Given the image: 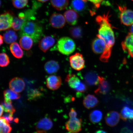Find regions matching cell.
Returning <instances> with one entry per match:
<instances>
[{"mask_svg": "<svg viewBox=\"0 0 133 133\" xmlns=\"http://www.w3.org/2000/svg\"><path fill=\"white\" fill-rule=\"evenodd\" d=\"M26 21L25 15L24 12L19 13L17 17H14L12 27L14 30L17 31L21 29L23 24Z\"/></svg>", "mask_w": 133, "mask_h": 133, "instance_id": "obj_19", "label": "cell"}, {"mask_svg": "<svg viewBox=\"0 0 133 133\" xmlns=\"http://www.w3.org/2000/svg\"><path fill=\"white\" fill-rule=\"evenodd\" d=\"M37 1L39 2L44 3L49 1V0H37Z\"/></svg>", "mask_w": 133, "mask_h": 133, "instance_id": "obj_45", "label": "cell"}, {"mask_svg": "<svg viewBox=\"0 0 133 133\" xmlns=\"http://www.w3.org/2000/svg\"><path fill=\"white\" fill-rule=\"evenodd\" d=\"M106 48L105 43L103 40L97 37L92 42L91 48L93 52L96 54H102Z\"/></svg>", "mask_w": 133, "mask_h": 133, "instance_id": "obj_11", "label": "cell"}, {"mask_svg": "<svg viewBox=\"0 0 133 133\" xmlns=\"http://www.w3.org/2000/svg\"><path fill=\"white\" fill-rule=\"evenodd\" d=\"M3 117L9 123L14 121V119L13 117V115L9 113H7V114H5Z\"/></svg>", "mask_w": 133, "mask_h": 133, "instance_id": "obj_38", "label": "cell"}, {"mask_svg": "<svg viewBox=\"0 0 133 133\" xmlns=\"http://www.w3.org/2000/svg\"><path fill=\"white\" fill-rule=\"evenodd\" d=\"M59 69L58 63L54 60L46 62L44 65V69L48 74H53L57 72Z\"/></svg>", "mask_w": 133, "mask_h": 133, "instance_id": "obj_21", "label": "cell"}, {"mask_svg": "<svg viewBox=\"0 0 133 133\" xmlns=\"http://www.w3.org/2000/svg\"><path fill=\"white\" fill-rule=\"evenodd\" d=\"M85 2L87 1L90 2L94 4L96 8H98L100 6L101 3L104 0H83Z\"/></svg>", "mask_w": 133, "mask_h": 133, "instance_id": "obj_37", "label": "cell"}, {"mask_svg": "<svg viewBox=\"0 0 133 133\" xmlns=\"http://www.w3.org/2000/svg\"><path fill=\"white\" fill-rule=\"evenodd\" d=\"M132 76V77H133V76Z\"/></svg>", "mask_w": 133, "mask_h": 133, "instance_id": "obj_46", "label": "cell"}, {"mask_svg": "<svg viewBox=\"0 0 133 133\" xmlns=\"http://www.w3.org/2000/svg\"><path fill=\"white\" fill-rule=\"evenodd\" d=\"M34 133H46L45 131L44 130L38 131Z\"/></svg>", "mask_w": 133, "mask_h": 133, "instance_id": "obj_44", "label": "cell"}, {"mask_svg": "<svg viewBox=\"0 0 133 133\" xmlns=\"http://www.w3.org/2000/svg\"><path fill=\"white\" fill-rule=\"evenodd\" d=\"M62 80L59 76H50L46 79V86L51 90L58 89L61 86Z\"/></svg>", "mask_w": 133, "mask_h": 133, "instance_id": "obj_14", "label": "cell"}, {"mask_svg": "<svg viewBox=\"0 0 133 133\" xmlns=\"http://www.w3.org/2000/svg\"><path fill=\"white\" fill-rule=\"evenodd\" d=\"M4 100L5 101H11V100L19 99L21 95L17 92L11 89L5 90L4 92Z\"/></svg>", "mask_w": 133, "mask_h": 133, "instance_id": "obj_30", "label": "cell"}, {"mask_svg": "<svg viewBox=\"0 0 133 133\" xmlns=\"http://www.w3.org/2000/svg\"><path fill=\"white\" fill-rule=\"evenodd\" d=\"M17 37L16 32L12 30H8L4 33L3 36L4 41L8 44L15 42L17 40Z\"/></svg>", "mask_w": 133, "mask_h": 133, "instance_id": "obj_25", "label": "cell"}, {"mask_svg": "<svg viewBox=\"0 0 133 133\" xmlns=\"http://www.w3.org/2000/svg\"><path fill=\"white\" fill-rule=\"evenodd\" d=\"M0 66L1 67H5L9 64V58L6 53H1L0 55Z\"/></svg>", "mask_w": 133, "mask_h": 133, "instance_id": "obj_35", "label": "cell"}, {"mask_svg": "<svg viewBox=\"0 0 133 133\" xmlns=\"http://www.w3.org/2000/svg\"><path fill=\"white\" fill-rule=\"evenodd\" d=\"M34 42L32 38L27 36H22L19 40V44L21 47L26 50L31 49Z\"/></svg>", "mask_w": 133, "mask_h": 133, "instance_id": "obj_22", "label": "cell"}, {"mask_svg": "<svg viewBox=\"0 0 133 133\" xmlns=\"http://www.w3.org/2000/svg\"><path fill=\"white\" fill-rule=\"evenodd\" d=\"M69 61L71 67L74 70L80 71L84 69L85 61L82 55L79 53H76L69 58Z\"/></svg>", "mask_w": 133, "mask_h": 133, "instance_id": "obj_6", "label": "cell"}, {"mask_svg": "<svg viewBox=\"0 0 133 133\" xmlns=\"http://www.w3.org/2000/svg\"><path fill=\"white\" fill-rule=\"evenodd\" d=\"M1 105L2 106L4 111L6 113L13 115L16 112L15 109L13 107L11 101H5L1 103Z\"/></svg>", "mask_w": 133, "mask_h": 133, "instance_id": "obj_34", "label": "cell"}, {"mask_svg": "<svg viewBox=\"0 0 133 133\" xmlns=\"http://www.w3.org/2000/svg\"><path fill=\"white\" fill-rule=\"evenodd\" d=\"M132 1H133V0H132Z\"/></svg>", "mask_w": 133, "mask_h": 133, "instance_id": "obj_47", "label": "cell"}, {"mask_svg": "<svg viewBox=\"0 0 133 133\" xmlns=\"http://www.w3.org/2000/svg\"><path fill=\"white\" fill-rule=\"evenodd\" d=\"M55 39L52 36H46L39 41V46L40 49L45 52L54 45Z\"/></svg>", "mask_w": 133, "mask_h": 133, "instance_id": "obj_13", "label": "cell"}, {"mask_svg": "<svg viewBox=\"0 0 133 133\" xmlns=\"http://www.w3.org/2000/svg\"><path fill=\"white\" fill-rule=\"evenodd\" d=\"M12 13L7 11L1 15L0 16V30L1 31L9 29L12 26L13 19Z\"/></svg>", "mask_w": 133, "mask_h": 133, "instance_id": "obj_5", "label": "cell"}, {"mask_svg": "<svg viewBox=\"0 0 133 133\" xmlns=\"http://www.w3.org/2000/svg\"><path fill=\"white\" fill-rule=\"evenodd\" d=\"M65 81L70 87L75 90L81 82L79 78L75 75H68L66 78Z\"/></svg>", "mask_w": 133, "mask_h": 133, "instance_id": "obj_23", "label": "cell"}, {"mask_svg": "<svg viewBox=\"0 0 133 133\" xmlns=\"http://www.w3.org/2000/svg\"><path fill=\"white\" fill-rule=\"evenodd\" d=\"M69 33L71 37L75 39H79L82 37V29L81 26H74L70 29Z\"/></svg>", "mask_w": 133, "mask_h": 133, "instance_id": "obj_33", "label": "cell"}, {"mask_svg": "<svg viewBox=\"0 0 133 133\" xmlns=\"http://www.w3.org/2000/svg\"><path fill=\"white\" fill-rule=\"evenodd\" d=\"M95 133H107V132H106V131L101 130H98L96 131V132Z\"/></svg>", "mask_w": 133, "mask_h": 133, "instance_id": "obj_40", "label": "cell"}, {"mask_svg": "<svg viewBox=\"0 0 133 133\" xmlns=\"http://www.w3.org/2000/svg\"><path fill=\"white\" fill-rule=\"evenodd\" d=\"M97 98L93 95L89 94L85 97L83 101L84 107L88 109H92L99 104Z\"/></svg>", "mask_w": 133, "mask_h": 133, "instance_id": "obj_17", "label": "cell"}, {"mask_svg": "<svg viewBox=\"0 0 133 133\" xmlns=\"http://www.w3.org/2000/svg\"><path fill=\"white\" fill-rule=\"evenodd\" d=\"M43 96V94L37 89H31L28 91V99L30 101L36 100L39 99Z\"/></svg>", "mask_w": 133, "mask_h": 133, "instance_id": "obj_32", "label": "cell"}, {"mask_svg": "<svg viewBox=\"0 0 133 133\" xmlns=\"http://www.w3.org/2000/svg\"><path fill=\"white\" fill-rule=\"evenodd\" d=\"M43 35L42 26L36 19L25 22L21 26L19 33L21 37L24 36H29L35 43L39 41Z\"/></svg>", "mask_w": 133, "mask_h": 133, "instance_id": "obj_2", "label": "cell"}, {"mask_svg": "<svg viewBox=\"0 0 133 133\" xmlns=\"http://www.w3.org/2000/svg\"><path fill=\"white\" fill-rule=\"evenodd\" d=\"M98 87L95 91L96 94L105 95L109 92L110 86L108 81L102 76H99Z\"/></svg>", "mask_w": 133, "mask_h": 133, "instance_id": "obj_16", "label": "cell"}, {"mask_svg": "<svg viewBox=\"0 0 133 133\" xmlns=\"http://www.w3.org/2000/svg\"><path fill=\"white\" fill-rule=\"evenodd\" d=\"M123 51L127 53L131 57L133 58V34L130 32L121 43Z\"/></svg>", "mask_w": 133, "mask_h": 133, "instance_id": "obj_10", "label": "cell"}, {"mask_svg": "<svg viewBox=\"0 0 133 133\" xmlns=\"http://www.w3.org/2000/svg\"><path fill=\"white\" fill-rule=\"evenodd\" d=\"M109 12L103 16H98L96 18V21L99 25L98 34L96 36L103 40L106 48L101 55L99 59L101 61L107 62L110 57L113 46L115 43V37L112 27L109 20Z\"/></svg>", "mask_w": 133, "mask_h": 133, "instance_id": "obj_1", "label": "cell"}, {"mask_svg": "<svg viewBox=\"0 0 133 133\" xmlns=\"http://www.w3.org/2000/svg\"><path fill=\"white\" fill-rule=\"evenodd\" d=\"M64 16L68 24L71 25H75L77 24L79 17V15L74 10H68L64 12Z\"/></svg>", "mask_w": 133, "mask_h": 133, "instance_id": "obj_15", "label": "cell"}, {"mask_svg": "<svg viewBox=\"0 0 133 133\" xmlns=\"http://www.w3.org/2000/svg\"><path fill=\"white\" fill-rule=\"evenodd\" d=\"M120 118V114L118 112L116 111H111L106 115L105 120L108 126L114 127L118 124Z\"/></svg>", "mask_w": 133, "mask_h": 133, "instance_id": "obj_9", "label": "cell"}, {"mask_svg": "<svg viewBox=\"0 0 133 133\" xmlns=\"http://www.w3.org/2000/svg\"><path fill=\"white\" fill-rule=\"evenodd\" d=\"M3 39L4 38H3V36L1 35V36H0V44H1V45L3 44Z\"/></svg>", "mask_w": 133, "mask_h": 133, "instance_id": "obj_41", "label": "cell"}, {"mask_svg": "<svg viewBox=\"0 0 133 133\" xmlns=\"http://www.w3.org/2000/svg\"><path fill=\"white\" fill-rule=\"evenodd\" d=\"M53 123L49 118L46 117L41 119L36 125V129L44 130H49L52 127Z\"/></svg>", "mask_w": 133, "mask_h": 133, "instance_id": "obj_20", "label": "cell"}, {"mask_svg": "<svg viewBox=\"0 0 133 133\" xmlns=\"http://www.w3.org/2000/svg\"><path fill=\"white\" fill-rule=\"evenodd\" d=\"M82 120L76 117L70 118L66 122L65 128L66 130L71 133H78L82 130Z\"/></svg>", "mask_w": 133, "mask_h": 133, "instance_id": "obj_7", "label": "cell"}, {"mask_svg": "<svg viewBox=\"0 0 133 133\" xmlns=\"http://www.w3.org/2000/svg\"><path fill=\"white\" fill-rule=\"evenodd\" d=\"M56 47L61 54L68 56L74 52L75 50L76 45L74 41L71 38L64 37L58 40Z\"/></svg>", "mask_w": 133, "mask_h": 133, "instance_id": "obj_3", "label": "cell"}, {"mask_svg": "<svg viewBox=\"0 0 133 133\" xmlns=\"http://www.w3.org/2000/svg\"><path fill=\"white\" fill-rule=\"evenodd\" d=\"M12 4L14 7L17 9H22L26 6L28 0H12Z\"/></svg>", "mask_w": 133, "mask_h": 133, "instance_id": "obj_36", "label": "cell"}, {"mask_svg": "<svg viewBox=\"0 0 133 133\" xmlns=\"http://www.w3.org/2000/svg\"><path fill=\"white\" fill-rule=\"evenodd\" d=\"M51 5L58 11L63 10L67 7L69 0H51Z\"/></svg>", "mask_w": 133, "mask_h": 133, "instance_id": "obj_27", "label": "cell"}, {"mask_svg": "<svg viewBox=\"0 0 133 133\" xmlns=\"http://www.w3.org/2000/svg\"><path fill=\"white\" fill-rule=\"evenodd\" d=\"M129 31L130 33L133 34V24L131 25L129 29Z\"/></svg>", "mask_w": 133, "mask_h": 133, "instance_id": "obj_42", "label": "cell"}, {"mask_svg": "<svg viewBox=\"0 0 133 133\" xmlns=\"http://www.w3.org/2000/svg\"><path fill=\"white\" fill-rule=\"evenodd\" d=\"M99 76L95 71H89L85 75L84 81L89 85H97L99 83Z\"/></svg>", "mask_w": 133, "mask_h": 133, "instance_id": "obj_18", "label": "cell"}, {"mask_svg": "<svg viewBox=\"0 0 133 133\" xmlns=\"http://www.w3.org/2000/svg\"><path fill=\"white\" fill-rule=\"evenodd\" d=\"M10 49L11 53L15 57L20 59L23 57L24 55L23 51L17 43L14 42L11 44Z\"/></svg>", "mask_w": 133, "mask_h": 133, "instance_id": "obj_26", "label": "cell"}, {"mask_svg": "<svg viewBox=\"0 0 133 133\" xmlns=\"http://www.w3.org/2000/svg\"><path fill=\"white\" fill-rule=\"evenodd\" d=\"M77 113L74 108H71L69 112V116L70 118L77 117Z\"/></svg>", "mask_w": 133, "mask_h": 133, "instance_id": "obj_39", "label": "cell"}, {"mask_svg": "<svg viewBox=\"0 0 133 133\" xmlns=\"http://www.w3.org/2000/svg\"></svg>", "mask_w": 133, "mask_h": 133, "instance_id": "obj_48", "label": "cell"}, {"mask_svg": "<svg viewBox=\"0 0 133 133\" xmlns=\"http://www.w3.org/2000/svg\"><path fill=\"white\" fill-rule=\"evenodd\" d=\"M50 24L52 27L56 29H61L64 26L66 20L64 16L59 13H54L50 17Z\"/></svg>", "mask_w": 133, "mask_h": 133, "instance_id": "obj_8", "label": "cell"}, {"mask_svg": "<svg viewBox=\"0 0 133 133\" xmlns=\"http://www.w3.org/2000/svg\"><path fill=\"white\" fill-rule=\"evenodd\" d=\"M4 110L3 109V108L1 105V116H2V114L3 113V111H4Z\"/></svg>", "mask_w": 133, "mask_h": 133, "instance_id": "obj_43", "label": "cell"}, {"mask_svg": "<svg viewBox=\"0 0 133 133\" xmlns=\"http://www.w3.org/2000/svg\"><path fill=\"white\" fill-rule=\"evenodd\" d=\"M86 3L83 0H72L71 6L76 12H82L86 10Z\"/></svg>", "mask_w": 133, "mask_h": 133, "instance_id": "obj_24", "label": "cell"}, {"mask_svg": "<svg viewBox=\"0 0 133 133\" xmlns=\"http://www.w3.org/2000/svg\"><path fill=\"white\" fill-rule=\"evenodd\" d=\"M103 117L102 111L99 110H95L90 114L89 119L93 124H97L100 122Z\"/></svg>", "mask_w": 133, "mask_h": 133, "instance_id": "obj_29", "label": "cell"}, {"mask_svg": "<svg viewBox=\"0 0 133 133\" xmlns=\"http://www.w3.org/2000/svg\"><path fill=\"white\" fill-rule=\"evenodd\" d=\"M121 118L124 121L133 119V109L128 106H124L121 110Z\"/></svg>", "mask_w": 133, "mask_h": 133, "instance_id": "obj_28", "label": "cell"}, {"mask_svg": "<svg viewBox=\"0 0 133 133\" xmlns=\"http://www.w3.org/2000/svg\"><path fill=\"white\" fill-rule=\"evenodd\" d=\"M9 86L10 89L17 92L19 93L24 90L25 83L21 78L16 77L13 78L10 81Z\"/></svg>", "mask_w": 133, "mask_h": 133, "instance_id": "obj_12", "label": "cell"}, {"mask_svg": "<svg viewBox=\"0 0 133 133\" xmlns=\"http://www.w3.org/2000/svg\"><path fill=\"white\" fill-rule=\"evenodd\" d=\"M120 11V18L121 22L127 26H131L133 24V11L127 9L125 6H118Z\"/></svg>", "mask_w": 133, "mask_h": 133, "instance_id": "obj_4", "label": "cell"}, {"mask_svg": "<svg viewBox=\"0 0 133 133\" xmlns=\"http://www.w3.org/2000/svg\"><path fill=\"white\" fill-rule=\"evenodd\" d=\"M11 128L9 123L4 118L1 117L0 119V133H11Z\"/></svg>", "mask_w": 133, "mask_h": 133, "instance_id": "obj_31", "label": "cell"}]
</instances>
